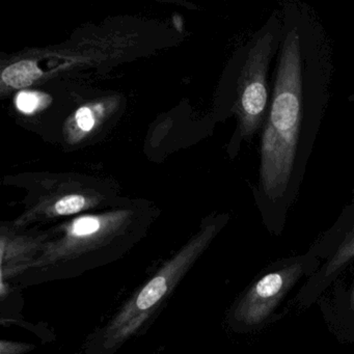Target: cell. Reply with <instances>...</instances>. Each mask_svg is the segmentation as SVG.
<instances>
[{"label": "cell", "mask_w": 354, "mask_h": 354, "mask_svg": "<svg viewBox=\"0 0 354 354\" xmlns=\"http://www.w3.org/2000/svg\"><path fill=\"white\" fill-rule=\"evenodd\" d=\"M299 36L288 34L277 69L272 105L261 142V184L270 198L283 196L291 178L301 118Z\"/></svg>", "instance_id": "6da1fadb"}, {"label": "cell", "mask_w": 354, "mask_h": 354, "mask_svg": "<svg viewBox=\"0 0 354 354\" xmlns=\"http://www.w3.org/2000/svg\"><path fill=\"white\" fill-rule=\"evenodd\" d=\"M44 95L34 92H21L16 98L18 109L24 113H32L41 107V99Z\"/></svg>", "instance_id": "8992f818"}, {"label": "cell", "mask_w": 354, "mask_h": 354, "mask_svg": "<svg viewBox=\"0 0 354 354\" xmlns=\"http://www.w3.org/2000/svg\"><path fill=\"white\" fill-rule=\"evenodd\" d=\"M42 76V72L32 61H21L8 67L3 72V80L8 86L20 88L30 86Z\"/></svg>", "instance_id": "3957f363"}, {"label": "cell", "mask_w": 354, "mask_h": 354, "mask_svg": "<svg viewBox=\"0 0 354 354\" xmlns=\"http://www.w3.org/2000/svg\"><path fill=\"white\" fill-rule=\"evenodd\" d=\"M272 42L271 34L261 37L248 57L245 80L240 95V111L246 133L257 129L266 109L268 100L266 74Z\"/></svg>", "instance_id": "7a4b0ae2"}, {"label": "cell", "mask_w": 354, "mask_h": 354, "mask_svg": "<svg viewBox=\"0 0 354 354\" xmlns=\"http://www.w3.org/2000/svg\"><path fill=\"white\" fill-rule=\"evenodd\" d=\"M100 223L98 219L94 217H84V218L78 219L73 225L74 234L78 236L90 235L98 231Z\"/></svg>", "instance_id": "ba28073f"}, {"label": "cell", "mask_w": 354, "mask_h": 354, "mask_svg": "<svg viewBox=\"0 0 354 354\" xmlns=\"http://www.w3.org/2000/svg\"><path fill=\"white\" fill-rule=\"evenodd\" d=\"M86 205V198L82 196H68L55 205V211L59 215H69L82 210Z\"/></svg>", "instance_id": "52a82bcc"}, {"label": "cell", "mask_w": 354, "mask_h": 354, "mask_svg": "<svg viewBox=\"0 0 354 354\" xmlns=\"http://www.w3.org/2000/svg\"><path fill=\"white\" fill-rule=\"evenodd\" d=\"M76 121L80 129L84 131H90L94 127V118H93L92 111L88 107H82L76 113Z\"/></svg>", "instance_id": "9c48e42d"}, {"label": "cell", "mask_w": 354, "mask_h": 354, "mask_svg": "<svg viewBox=\"0 0 354 354\" xmlns=\"http://www.w3.org/2000/svg\"><path fill=\"white\" fill-rule=\"evenodd\" d=\"M283 279L277 273H271L263 277L256 287L257 293L261 297H271L281 290Z\"/></svg>", "instance_id": "5b68a950"}, {"label": "cell", "mask_w": 354, "mask_h": 354, "mask_svg": "<svg viewBox=\"0 0 354 354\" xmlns=\"http://www.w3.org/2000/svg\"><path fill=\"white\" fill-rule=\"evenodd\" d=\"M167 281L165 277H155L138 295L136 306L140 310H147L154 306L167 292Z\"/></svg>", "instance_id": "277c9868"}]
</instances>
